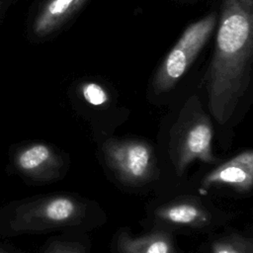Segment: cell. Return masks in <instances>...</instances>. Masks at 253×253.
Returning <instances> with one entry per match:
<instances>
[{"label": "cell", "mask_w": 253, "mask_h": 253, "mask_svg": "<svg viewBox=\"0 0 253 253\" xmlns=\"http://www.w3.org/2000/svg\"><path fill=\"white\" fill-rule=\"evenodd\" d=\"M103 149L107 164L123 182L138 185L151 178L154 157L147 143L140 140H109Z\"/></svg>", "instance_id": "5"}, {"label": "cell", "mask_w": 253, "mask_h": 253, "mask_svg": "<svg viewBox=\"0 0 253 253\" xmlns=\"http://www.w3.org/2000/svg\"><path fill=\"white\" fill-rule=\"evenodd\" d=\"M81 91L85 101L92 106H103L109 101L108 93L101 85L97 83H85L82 86Z\"/></svg>", "instance_id": "11"}, {"label": "cell", "mask_w": 253, "mask_h": 253, "mask_svg": "<svg viewBox=\"0 0 253 253\" xmlns=\"http://www.w3.org/2000/svg\"><path fill=\"white\" fill-rule=\"evenodd\" d=\"M157 218L175 225L204 226L211 220L210 212L199 203L180 201L165 205L156 211Z\"/></svg>", "instance_id": "9"}, {"label": "cell", "mask_w": 253, "mask_h": 253, "mask_svg": "<svg viewBox=\"0 0 253 253\" xmlns=\"http://www.w3.org/2000/svg\"><path fill=\"white\" fill-rule=\"evenodd\" d=\"M0 253H6V252H5V251H3V250H1V249H0Z\"/></svg>", "instance_id": "14"}, {"label": "cell", "mask_w": 253, "mask_h": 253, "mask_svg": "<svg viewBox=\"0 0 253 253\" xmlns=\"http://www.w3.org/2000/svg\"><path fill=\"white\" fill-rule=\"evenodd\" d=\"M119 253H176L172 239L164 232L139 237L122 233L117 240Z\"/></svg>", "instance_id": "10"}, {"label": "cell", "mask_w": 253, "mask_h": 253, "mask_svg": "<svg viewBox=\"0 0 253 253\" xmlns=\"http://www.w3.org/2000/svg\"><path fill=\"white\" fill-rule=\"evenodd\" d=\"M85 207L70 196H52L20 206L11 221L15 231H41L78 222Z\"/></svg>", "instance_id": "4"}, {"label": "cell", "mask_w": 253, "mask_h": 253, "mask_svg": "<svg viewBox=\"0 0 253 253\" xmlns=\"http://www.w3.org/2000/svg\"><path fill=\"white\" fill-rule=\"evenodd\" d=\"M216 27L207 90L212 116L224 124L250 83L253 0H222Z\"/></svg>", "instance_id": "1"}, {"label": "cell", "mask_w": 253, "mask_h": 253, "mask_svg": "<svg viewBox=\"0 0 253 253\" xmlns=\"http://www.w3.org/2000/svg\"><path fill=\"white\" fill-rule=\"evenodd\" d=\"M85 247L79 243H60L54 245L46 253H85Z\"/></svg>", "instance_id": "12"}, {"label": "cell", "mask_w": 253, "mask_h": 253, "mask_svg": "<svg viewBox=\"0 0 253 253\" xmlns=\"http://www.w3.org/2000/svg\"><path fill=\"white\" fill-rule=\"evenodd\" d=\"M253 185V151L245 150L211 171L203 180L204 189L230 187L247 192Z\"/></svg>", "instance_id": "6"}, {"label": "cell", "mask_w": 253, "mask_h": 253, "mask_svg": "<svg viewBox=\"0 0 253 253\" xmlns=\"http://www.w3.org/2000/svg\"><path fill=\"white\" fill-rule=\"evenodd\" d=\"M212 127L205 115L201 103L193 96L185 104L171 133L170 151L178 174L194 160L213 163L215 158L211 149Z\"/></svg>", "instance_id": "2"}, {"label": "cell", "mask_w": 253, "mask_h": 253, "mask_svg": "<svg viewBox=\"0 0 253 253\" xmlns=\"http://www.w3.org/2000/svg\"><path fill=\"white\" fill-rule=\"evenodd\" d=\"M217 19L216 12H211L187 27L153 77L152 86L156 94L174 88L215 30Z\"/></svg>", "instance_id": "3"}, {"label": "cell", "mask_w": 253, "mask_h": 253, "mask_svg": "<svg viewBox=\"0 0 253 253\" xmlns=\"http://www.w3.org/2000/svg\"><path fill=\"white\" fill-rule=\"evenodd\" d=\"M87 0H47L38 13L33 32L38 37H45L58 30Z\"/></svg>", "instance_id": "7"}, {"label": "cell", "mask_w": 253, "mask_h": 253, "mask_svg": "<svg viewBox=\"0 0 253 253\" xmlns=\"http://www.w3.org/2000/svg\"><path fill=\"white\" fill-rule=\"evenodd\" d=\"M212 253H245L244 250L235 242L218 241L212 246Z\"/></svg>", "instance_id": "13"}, {"label": "cell", "mask_w": 253, "mask_h": 253, "mask_svg": "<svg viewBox=\"0 0 253 253\" xmlns=\"http://www.w3.org/2000/svg\"><path fill=\"white\" fill-rule=\"evenodd\" d=\"M15 164L23 174L38 178L55 167L57 159L54 151L46 144L33 143L18 151Z\"/></svg>", "instance_id": "8"}, {"label": "cell", "mask_w": 253, "mask_h": 253, "mask_svg": "<svg viewBox=\"0 0 253 253\" xmlns=\"http://www.w3.org/2000/svg\"><path fill=\"white\" fill-rule=\"evenodd\" d=\"M1 8H2V2L0 1V10H1Z\"/></svg>", "instance_id": "15"}]
</instances>
